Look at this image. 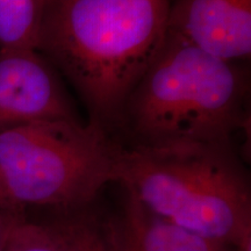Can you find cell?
<instances>
[{
	"label": "cell",
	"mask_w": 251,
	"mask_h": 251,
	"mask_svg": "<svg viewBox=\"0 0 251 251\" xmlns=\"http://www.w3.org/2000/svg\"><path fill=\"white\" fill-rule=\"evenodd\" d=\"M171 0H50L37 50L72 84L91 125L112 135L168 36Z\"/></svg>",
	"instance_id": "1"
},
{
	"label": "cell",
	"mask_w": 251,
	"mask_h": 251,
	"mask_svg": "<svg viewBox=\"0 0 251 251\" xmlns=\"http://www.w3.org/2000/svg\"><path fill=\"white\" fill-rule=\"evenodd\" d=\"M247 63L214 56L166 36L128 94L113 131L130 148L233 144L249 120Z\"/></svg>",
	"instance_id": "2"
},
{
	"label": "cell",
	"mask_w": 251,
	"mask_h": 251,
	"mask_svg": "<svg viewBox=\"0 0 251 251\" xmlns=\"http://www.w3.org/2000/svg\"><path fill=\"white\" fill-rule=\"evenodd\" d=\"M115 183L152 214L233 249L251 247V191L233 144L122 146Z\"/></svg>",
	"instance_id": "3"
},
{
	"label": "cell",
	"mask_w": 251,
	"mask_h": 251,
	"mask_svg": "<svg viewBox=\"0 0 251 251\" xmlns=\"http://www.w3.org/2000/svg\"><path fill=\"white\" fill-rule=\"evenodd\" d=\"M122 144L84 121H40L0 130V205L58 212L87 208L115 183Z\"/></svg>",
	"instance_id": "4"
},
{
	"label": "cell",
	"mask_w": 251,
	"mask_h": 251,
	"mask_svg": "<svg viewBox=\"0 0 251 251\" xmlns=\"http://www.w3.org/2000/svg\"><path fill=\"white\" fill-rule=\"evenodd\" d=\"M52 120L83 121L61 74L37 49H0V130Z\"/></svg>",
	"instance_id": "5"
},
{
	"label": "cell",
	"mask_w": 251,
	"mask_h": 251,
	"mask_svg": "<svg viewBox=\"0 0 251 251\" xmlns=\"http://www.w3.org/2000/svg\"><path fill=\"white\" fill-rule=\"evenodd\" d=\"M168 35L218 57L251 56V0H171Z\"/></svg>",
	"instance_id": "6"
},
{
	"label": "cell",
	"mask_w": 251,
	"mask_h": 251,
	"mask_svg": "<svg viewBox=\"0 0 251 251\" xmlns=\"http://www.w3.org/2000/svg\"><path fill=\"white\" fill-rule=\"evenodd\" d=\"M100 228L107 251H251V247L233 249L190 233L152 214L128 194L120 211Z\"/></svg>",
	"instance_id": "7"
},
{
	"label": "cell",
	"mask_w": 251,
	"mask_h": 251,
	"mask_svg": "<svg viewBox=\"0 0 251 251\" xmlns=\"http://www.w3.org/2000/svg\"><path fill=\"white\" fill-rule=\"evenodd\" d=\"M50 0H0V49H37Z\"/></svg>",
	"instance_id": "8"
},
{
	"label": "cell",
	"mask_w": 251,
	"mask_h": 251,
	"mask_svg": "<svg viewBox=\"0 0 251 251\" xmlns=\"http://www.w3.org/2000/svg\"><path fill=\"white\" fill-rule=\"evenodd\" d=\"M46 224L58 251H107L100 225L89 215L87 208L61 212Z\"/></svg>",
	"instance_id": "9"
},
{
	"label": "cell",
	"mask_w": 251,
	"mask_h": 251,
	"mask_svg": "<svg viewBox=\"0 0 251 251\" xmlns=\"http://www.w3.org/2000/svg\"><path fill=\"white\" fill-rule=\"evenodd\" d=\"M5 251H58V248L46 222L28 221L20 214L9 231Z\"/></svg>",
	"instance_id": "10"
},
{
	"label": "cell",
	"mask_w": 251,
	"mask_h": 251,
	"mask_svg": "<svg viewBox=\"0 0 251 251\" xmlns=\"http://www.w3.org/2000/svg\"><path fill=\"white\" fill-rule=\"evenodd\" d=\"M18 215L20 214L8 211L0 205V251H5L9 231Z\"/></svg>",
	"instance_id": "11"
}]
</instances>
